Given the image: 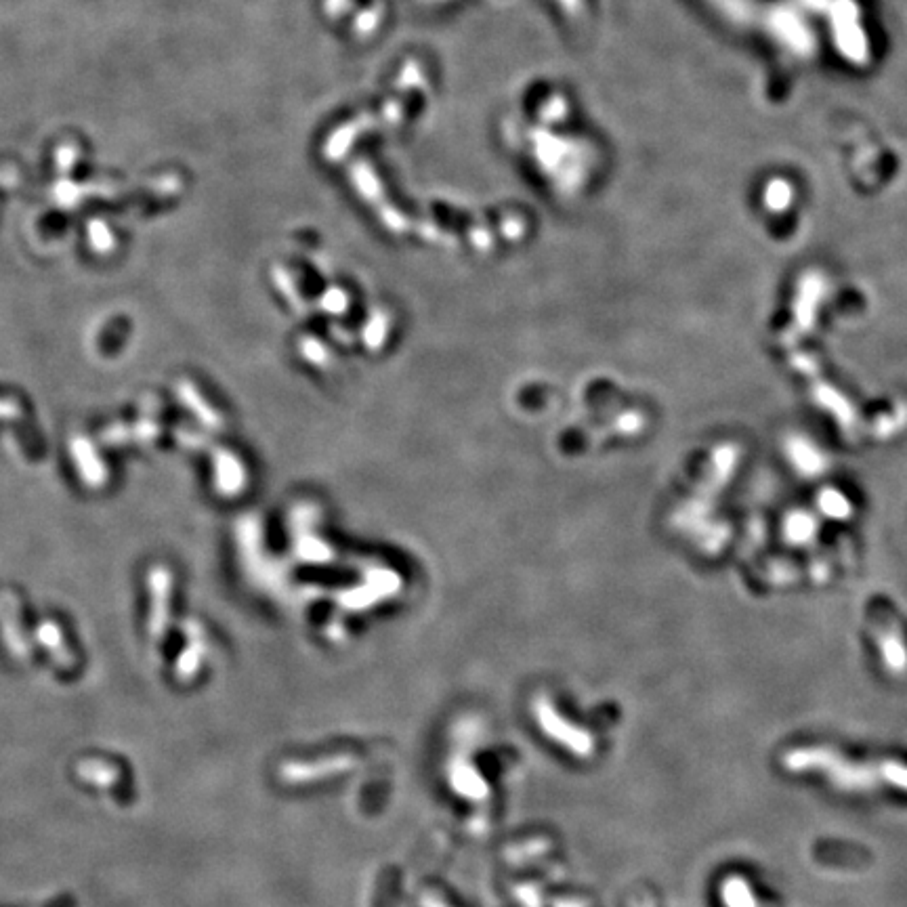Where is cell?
<instances>
[{
  "label": "cell",
  "instance_id": "1",
  "mask_svg": "<svg viewBox=\"0 0 907 907\" xmlns=\"http://www.w3.org/2000/svg\"><path fill=\"white\" fill-rule=\"evenodd\" d=\"M784 767L794 773L824 771L830 782L845 792H866L880 784L907 792V767L893 761L851 763L828 748H798L784 756Z\"/></svg>",
  "mask_w": 907,
  "mask_h": 907
},
{
  "label": "cell",
  "instance_id": "2",
  "mask_svg": "<svg viewBox=\"0 0 907 907\" xmlns=\"http://www.w3.org/2000/svg\"><path fill=\"white\" fill-rule=\"evenodd\" d=\"M147 588H150L152 599L150 628L154 635H160L162 628L166 626L168 614H171V588H173L171 569H166L164 565L152 567L150 574H147Z\"/></svg>",
  "mask_w": 907,
  "mask_h": 907
},
{
  "label": "cell",
  "instance_id": "3",
  "mask_svg": "<svg viewBox=\"0 0 907 907\" xmlns=\"http://www.w3.org/2000/svg\"><path fill=\"white\" fill-rule=\"evenodd\" d=\"M70 454L80 479L87 483L89 488L99 490L101 485H105V481H108V467H105V462L99 458L95 446L87 437L74 435L70 439Z\"/></svg>",
  "mask_w": 907,
  "mask_h": 907
},
{
  "label": "cell",
  "instance_id": "4",
  "mask_svg": "<svg viewBox=\"0 0 907 907\" xmlns=\"http://www.w3.org/2000/svg\"><path fill=\"white\" fill-rule=\"evenodd\" d=\"M160 435V425L154 420H139L135 425H112L101 433V439L110 446L122 444H145L154 441Z\"/></svg>",
  "mask_w": 907,
  "mask_h": 907
},
{
  "label": "cell",
  "instance_id": "5",
  "mask_svg": "<svg viewBox=\"0 0 907 907\" xmlns=\"http://www.w3.org/2000/svg\"><path fill=\"white\" fill-rule=\"evenodd\" d=\"M175 391H177V397L181 399V404L187 410H192L206 427L221 429V418L217 416V412L213 408L206 404V399L198 393V389L192 383L185 381V378H181V381H177Z\"/></svg>",
  "mask_w": 907,
  "mask_h": 907
},
{
  "label": "cell",
  "instance_id": "6",
  "mask_svg": "<svg viewBox=\"0 0 907 907\" xmlns=\"http://www.w3.org/2000/svg\"><path fill=\"white\" fill-rule=\"evenodd\" d=\"M215 475H217V490L223 494H234L240 490L242 473L238 462L231 458L227 452H215Z\"/></svg>",
  "mask_w": 907,
  "mask_h": 907
},
{
  "label": "cell",
  "instance_id": "7",
  "mask_svg": "<svg viewBox=\"0 0 907 907\" xmlns=\"http://www.w3.org/2000/svg\"><path fill=\"white\" fill-rule=\"evenodd\" d=\"M727 907H756V901L748 889V884L740 878H731L723 891Z\"/></svg>",
  "mask_w": 907,
  "mask_h": 907
},
{
  "label": "cell",
  "instance_id": "8",
  "mask_svg": "<svg viewBox=\"0 0 907 907\" xmlns=\"http://www.w3.org/2000/svg\"><path fill=\"white\" fill-rule=\"evenodd\" d=\"M89 236H91V246L99 252V255H105V252H110L114 248V238L110 234V229L105 227V223L93 221L89 225Z\"/></svg>",
  "mask_w": 907,
  "mask_h": 907
},
{
  "label": "cell",
  "instance_id": "9",
  "mask_svg": "<svg viewBox=\"0 0 907 907\" xmlns=\"http://www.w3.org/2000/svg\"><path fill=\"white\" fill-rule=\"evenodd\" d=\"M21 416L17 399H0V420H15Z\"/></svg>",
  "mask_w": 907,
  "mask_h": 907
}]
</instances>
